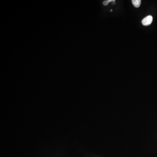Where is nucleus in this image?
Returning <instances> with one entry per match:
<instances>
[{"label":"nucleus","mask_w":157,"mask_h":157,"mask_svg":"<svg viewBox=\"0 0 157 157\" xmlns=\"http://www.w3.org/2000/svg\"><path fill=\"white\" fill-rule=\"evenodd\" d=\"M153 21V17L151 15H148L142 21V24L143 25L148 26L151 24Z\"/></svg>","instance_id":"obj_1"},{"label":"nucleus","mask_w":157,"mask_h":157,"mask_svg":"<svg viewBox=\"0 0 157 157\" xmlns=\"http://www.w3.org/2000/svg\"><path fill=\"white\" fill-rule=\"evenodd\" d=\"M141 1L140 0H132V2L133 3V6L135 8H139L141 4Z\"/></svg>","instance_id":"obj_2"},{"label":"nucleus","mask_w":157,"mask_h":157,"mask_svg":"<svg viewBox=\"0 0 157 157\" xmlns=\"http://www.w3.org/2000/svg\"><path fill=\"white\" fill-rule=\"evenodd\" d=\"M115 0H107V1H105L103 2V5L104 6H107L108 5L109 3L111 2H115Z\"/></svg>","instance_id":"obj_3"}]
</instances>
